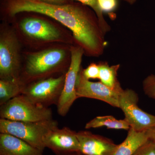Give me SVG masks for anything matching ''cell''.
I'll return each instance as SVG.
<instances>
[{
  "label": "cell",
  "mask_w": 155,
  "mask_h": 155,
  "mask_svg": "<svg viewBox=\"0 0 155 155\" xmlns=\"http://www.w3.org/2000/svg\"><path fill=\"white\" fill-rule=\"evenodd\" d=\"M71 46L56 44L39 50L24 48L19 80L25 85L67 73L72 59Z\"/></svg>",
  "instance_id": "3957f363"
},
{
  "label": "cell",
  "mask_w": 155,
  "mask_h": 155,
  "mask_svg": "<svg viewBox=\"0 0 155 155\" xmlns=\"http://www.w3.org/2000/svg\"><path fill=\"white\" fill-rule=\"evenodd\" d=\"M25 86L19 79H0V105L21 94Z\"/></svg>",
  "instance_id": "2e32d148"
},
{
  "label": "cell",
  "mask_w": 155,
  "mask_h": 155,
  "mask_svg": "<svg viewBox=\"0 0 155 155\" xmlns=\"http://www.w3.org/2000/svg\"><path fill=\"white\" fill-rule=\"evenodd\" d=\"M71 64L66 73L64 89L57 105L58 114L62 116L67 115L73 103L78 98L76 92V81L84 55L83 50L76 45L71 46Z\"/></svg>",
  "instance_id": "9c48e42d"
},
{
  "label": "cell",
  "mask_w": 155,
  "mask_h": 155,
  "mask_svg": "<svg viewBox=\"0 0 155 155\" xmlns=\"http://www.w3.org/2000/svg\"><path fill=\"white\" fill-rule=\"evenodd\" d=\"M0 117L19 122H36L53 119L51 109L31 102L22 94L1 106Z\"/></svg>",
  "instance_id": "8992f818"
},
{
  "label": "cell",
  "mask_w": 155,
  "mask_h": 155,
  "mask_svg": "<svg viewBox=\"0 0 155 155\" xmlns=\"http://www.w3.org/2000/svg\"><path fill=\"white\" fill-rule=\"evenodd\" d=\"M51 5H63L69 4L73 2L72 0H36Z\"/></svg>",
  "instance_id": "603a6c76"
},
{
  "label": "cell",
  "mask_w": 155,
  "mask_h": 155,
  "mask_svg": "<svg viewBox=\"0 0 155 155\" xmlns=\"http://www.w3.org/2000/svg\"><path fill=\"white\" fill-rule=\"evenodd\" d=\"M43 153L17 137L0 134V155H43Z\"/></svg>",
  "instance_id": "4fadbf2b"
},
{
  "label": "cell",
  "mask_w": 155,
  "mask_h": 155,
  "mask_svg": "<svg viewBox=\"0 0 155 155\" xmlns=\"http://www.w3.org/2000/svg\"><path fill=\"white\" fill-rule=\"evenodd\" d=\"M104 126L108 129L129 130L130 128V125L125 119L118 120L112 116H97L87 123L85 128H98Z\"/></svg>",
  "instance_id": "e0dca14e"
},
{
  "label": "cell",
  "mask_w": 155,
  "mask_h": 155,
  "mask_svg": "<svg viewBox=\"0 0 155 155\" xmlns=\"http://www.w3.org/2000/svg\"><path fill=\"white\" fill-rule=\"evenodd\" d=\"M66 74L26 84L21 94L39 105L45 107L53 104L57 105L64 89Z\"/></svg>",
  "instance_id": "52a82bcc"
},
{
  "label": "cell",
  "mask_w": 155,
  "mask_h": 155,
  "mask_svg": "<svg viewBox=\"0 0 155 155\" xmlns=\"http://www.w3.org/2000/svg\"><path fill=\"white\" fill-rule=\"evenodd\" d=\"M143 89L145 94L155 100V75L151 74L143 81Z\"/></svg>",
  "instance_id": "d6986e66"
},
{
  "label": "cell",
  "mask_w": 155,
  "mask_h": 155,
  "mask_svg": "<svg viewBox=\"0 0 155 155\" xmlns=\"http://www.w3.org/2000/svg\"><path fill=\"white\" fill-rule=\"evenodd\" d=\"M149 138L155 142V126L146 130Z\"/></svg>",
  "instance_id": "cb8c5ba5"
},
{
  "label": "cell",
  "mask_w": 155,
  "mask_h": 155,
  "mask_svg": "<svg viewBox=\"0 0 155 155\" xmlns=\"http://www.w3.org/2000/svg\"><path fill=\"white\" fill-rule=\"evenodd\" d=\"M138 100V95L133 90L122 89L119 93V108L130 128L137 131H146L155 126V116L139 107Z\"/></svg>",
  "instance_id": "ba28073f"
},
{
  "label": "cell",
  "mask_w": 155,
  "mask_h": 155,
  "mask_svg": "<svg viewBox=\"0 0 155 155\" xmlns=\"http://www.w3.org/2000/svg\"><path fill=\"white\" fill-rule=\"evenodd\" d=\"M82 155H113L118 145L110 139L85 130L77 132Z\"/></svg>",
  "instance_id": "7c38bea8"
},
{
  "label": "cell",
  "mask_w": 155,
  "mask_h": 155,
  "mask_svg": "<svg viewBox=\"0 0 155 155\" xmlns=\"http://www.w3.org/2000/svg\"><path fill=\"white\" fill-rule=\"evenodd\" d=\"M6 21L11 24L25 49L39 50L56 44L75 45L69 29L43 14L22 12Z\"/></svg>",
  "instance_id": "7a4b0ae2"
},
{
  "label": "cell",
  "mask_w": 155,
  "mask_h": 155,
  "mask_svg": "<svg viewBox=\"0 0 155 155\" xmlns=\"http://www.w3.org/2000/svg\"><path fill=\"white\" fill-rule=\"evenodd\" d=\"M121 1H124L125 2L128 3L129 5H133L136 2L137 0H121Z\"/></svg>",
  "instance_id": "d4e9b609"
},
{
  "label": "cell",
  "mask_w": 155,
  "mask_h": 155,
  "mask_svg": "<svg viewBox=\"0 0 155 155\" xmlns=\"http://www.w3.org/2000/svg\"><path fill=\"white\" fill-rule=\"evenodd\" d=\"M58 126V121L53 119L36 122L0 119L1 133L17 137L42 151L45 148L43 142L45 136Z\"/></svg>",
  "instance_id": "5b68a950"
},
{
  "label": "cell",
  "mask_w": 155,
  "mask_h": 155,
  "mask_svg": "<svg viewBox=\"0 0 155 155\" xmlns=\"http://www.w3.org/2000/svg\"><path fill=\"white\" fill-rule=\"evenodd\" d=\"M149 139L146 131H137L130 128L127 137L121 144L118 145L113 155H132Z\"/></svg>",
  "instance_id": "5bb4252c"
},
{
  "label": "cell",
  "mask_w": 155,
  "mask_h": 155,
  "mask_svg": "<svg viewBox=\"0 0 155 155\" xmlns=\"http://www.w3.org/2000/svg\"><path fill=\"white\" fill-rule=\"evenodd\" d=\"M83 73L87 79H99L100 68L98 64L93 63L90 64L86 69H83Z\"/></svg>",
  "instance_id": "44dd1931"
},
{
  "label": "cell",
  "mask_w": 155,
  "mask_h": 155,
  "mask_svg": "<svg viewBox=\"0 0 155 155\" xmlns=\"http://www.w3.org/2000/svg\"><path fill=\"white\" fill-rule=\"evenodd\" d=\"M24 47L11 24H0V79H19Z\"/></svg>",
  "instance_id": "277c9868"
},
{
  "label": "cell",
  "mask_w": 155,
  "mask_h": 155,
  "mask_svg": "<svg viewBox=\"0 0 155 155\" xmlns=\"http://www.w3.org/2000/svg\"><path fill=\"white\" fill-rule=\"evenodd\" d=\"M78 98L86 97L102 101L114 107L119 108V92L109 88L101 81L93 82L87 79L81 67L76 84Z\"/></svg>",
  "instance_id": "30bf717a"
},
{
  "label": "cell",
  "mask_w": 155,
  "mask_h": 155,
  "mask_svg": "<svg viewBox=\"0 0 155 155\" xmlns=\"http://www.w3.org/2000/svg\"><path fill=\"white\" fill-rule=\"evenodd\" d=\"M103 13H111L116 10L118 6L117 0H98Z\"/></svg>",
  "instance_id": "7402d4cb"
},
{
  "label": "cell",
  "mask_w": 155,
  "mask_h": 155,
  "mask_svg": "<svg viewBox=\"0 0 155 155\" xmlns=\"http://www.w3.org/2000/svg\"><path fill=\"white\" fill-rule=\"evenodd\" d=\"M1 17L7 20L22 12H33L51 17L69 29L75 45L83 50L84 55L99 57L104 51L107 42L97 16L88 6L73 1L54 5L36 0H2Z\"/></svg>",
  "instance_id": "6da1fadb"
},
{
  "label": "cell",
  "mask_w": 155,
  "mask_h": 155,
  "mask_svg": "<svg viewBox=\"0 0 155 155\" xmlns=\"http://www.w3.org/2000/svg\"><path fill=\"white\" fill-rule=\"evenodd\" d=\"M132 155H155V142L149 139Z\"/></svg>",
  "instance_id": "ffe728a7"
},
{
  "label": "cell",
  "mask_w": 155,
  "mask_h": 155,
  "mask_svg": "<svg viewBox=\"0 0 155 155\" xmlns=\"http://www.w3.org/2000/svg\"><path fill=\"white\" fill-rule=\"evenodd\" d=\"M100 68V81L109 88L117 92L122 90L120 84L117 78V74L120 68V64L110 66L106 62L98 64Z\"/></svg>",
  "instance_id": "9a60e30c"
},
{
  "label": "cell",
  "mask_w": 155,
  "mask_h": 155,
  "mask_svg": "<svg viewBox=\"0 0 155 155\" xmlns=\"http://www.w3.org/2000/svg\"><path fill=\"white\" fill-rule=\"evenodd\" d=\"M43 142L45 147L57 155L81 154L77 132L69 127L53 129L45 136Z\"/></svg>",
  "instance_id": "8fae6325"
},
{
  "label": "cell",
  "mask_w": 155,
  "mask_h": 155,
  "mask_svg": "<svg viewBox=\"0 0 155 155\" xmlns=\"http://www.w3.org/2000/svg\"><path fill=\"white\" fill-rule=\"evenodd\" d=\"M69 155H82L80 154H74Z\"/></svg>",
  "instance_id": "484cf974"
},
{
  "label": "cell",
  "mask_w": 155,
  "mask_h": 155,
  "mask_svg": "<svg viewBox=\"0 0 155 155\" xmlns=\"http://www.w3.org/2000/svg\"><path fill=\"white\" fill-rule=\"evenodd\" d=\"M72 1L78 2L85 5L88 6L94 11L97 16L103 30L105 34L107 32L110 31V26L108 24L104 17V13L100 8L98 0H72Z\"/></svg>",
  "instance_id": "ac0fdd59"
}]
</instances>
